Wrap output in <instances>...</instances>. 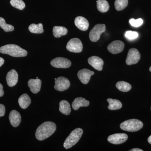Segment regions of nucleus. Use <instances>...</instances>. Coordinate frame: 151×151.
<instances>
[{
  "label": "nucleus",
  "mask_w": 151,
  "mask_h": 151,
  "mask_svg": "<svg viewBox=\"0 0 151 151\" xmlns=\"http://www.w3.org/2000/svg\"><path fill=\"white\" fill-rule=\"evenodd\" d=\"M83 132V130L80 128H77L73 130L64 142L63 144L64 147L65 149L72 147L79 140L82 136Z\"/></svg>",
  "instance_id": "3"
},
{
  "label": "nucleus",
  "mask_w": 151,
  "mask_h": 151,
  "mask_svg": "<svg viewBox=\"0 0 151 151\" xmlns=\"http://www.w3.org/2000/svg\"><path fill=\"white\" fill-rule=\"evenodd\" d=\"M128 5V0H116L115 7L116 10L120 11L126 8Z\"/></svg>",
  "instance_id": "26"
},
{
  "label": "nucleus",
  "mask_w": 151,
  "mask_h": 151,
  "mask_svg": "<svg viewBox=\"0 0 151 151\" xmlns=\"http://www.w3.org/2000/svg\"><path fill=\"white\" fill-rule=\"evenodd\" d=\"M50 64L52 66L57 68H67L71 66L70 60L62 57H58L51 60Z\"/></svg>",
  "instance_id": "9"
},
{
  "label": "nucleus",
  "mask_w": 151,
  "mask_h": 151,
  "mask_svg": "<svg viewBox=\"0 0 151 151\" xmlns=\"http://www.w3.org/2000/svg\"><path fill=\"white\" fill-rule=\"evenodd\" d=\"M9 119L11 125L14 127H17L21 122V116L18 111L13 110L9 115Z\"/></svg>",
  "instance_id": "15"
},
{
  "label": "nucleus",
  "mask_w": 151,
  "mask_h": 151,
  "mask_svg": "<svg viewBox=\"0 0 151 151\" xmlns=\"http://www.w3.org/2000/svg\"><path fill=\"white\" fill-rule=\"evenodd\" d=\"M138 36L139 34L137 32L132 31H128L125 34V37L129 40L135 39L138 37Z\"/></svg>",
  "instance_id": "29"
},
{
  "label": "nucleus",
  "mask_w": 151,
  "mask_h": 151,
  "mask_svg": "<svg viewBox=\"0 0 151 151\" xmlns=\"http://www.w3.org/2000/svg\"><path fill=\"white\" fill-rule=\"evenodd\" d=\"M6 79L9 86L12 87L15 86L18 81V74L16 70L12 69L9 71L7 74Z\"/></svg>",
  "instance_id": "14"
},
{
  "label": "nucleus",
  "mask_w": 151,
  "mask_h": 151,
  "mask_svg": "<svg viewBox=\"0 0 151 151\" xmlns=\"http://www.w3.org/2000/svg\"><path fill=\"white\" fill-rule=\"evenodd\" d=\"M97 8L100 12L105 13L108 12L110 6L109 4L106 0H97Z\"/></svg>",
  "instance_id": "23"
},
{
  "label": "nucleus",
  "mask_w": 151,
  "mask_h": 151,
  "mask_svg": "<svg viewBox=\"0 0 151 151\" xmlns=\"http://www.w3.org/2000/svg\"><path fill=\"white\" fill-rule=\"evenodd\" d=\"M4 94V92L3 90V85L0 83V97H2Z\"/></svg>",
  "instance_id": "32"
},
{
  "label": "nucleus",
  "mask_w": 151,
  "mask_h": 151,
  "mask_svg": "<svg viewBox=\"0 0 151 151\" xmlns=\"http://www.w3.org/2000/svg\"><path fill=\"white\" fill-rule=\"evenodd\" d=\"M0 27L6 32L13 31L14 29L12 25L6 23L5 20L2 17H0Z\"/></svg>",
  "instance_id": "27"
},
{
  "label": "nucleus",
  "mask_w": 151,
  "mask_h": 151,
  "mask_svg": "<svg viewBox=\"0 0 151 151\" xmlns=\"http://www.w3.org/2000/svg\"><path fill=\"white\" fill-rule=\"evenodd\" d=\"M129 23L132 26L137 27L140 26L142 24L143 21L141 18L138 19H131L129 20Z\"/></svg>",
  "instance_id": "30"
},
{
  "label": "nucleus",
  "mask_w": 151,
  "mask_h": 151,
  "mask_svg": "<svg viewBox=\"0 0 151 151\" xmlns=\"http://www.w3.org/2000/svg\"><path fill=\"white\" fill-rule=\"evenodd\" d=\"M128 135L126 134H116L110 135L108 138L109 142L114 145H119L125 142L128 139Z\"/></svg>",
  "instance_id": "11"
},
{
  "label": "nucleus",
  "mask_w": 151,
  "mask_h": 151,
  "mask_svg": "<svg viewBox=\"0 0 151 151\" xmlns=\"http://www.w3.org/2000/svg\"><path fill=\"white\" fill-rule=\"evenodd\" d=\"M5 111L6 109L4 105L0 104V117L4 116Z\"/></svg>",
  "instance_id": "31"
},
{
  "label": "nucleus",
  "mask_w": 151,
  "mask_h": 151,
  "mask_svg": "<svg viewBox=\"0 0 151 151\" xmlns=\"http://www.w3.org/2000/svg\"><path fill=\"white\" fill-rule=\"evenodd\" d=\"M143 127L142 122L138 119H132L127 120L120 125L122 129L129 132H137Z\"/></svg>",
  "instance_id": "4"
},
{
  "label": "nucleus",
  "mask_w": 151,
  "mask_h": 151,
  "mask_svg": "<svg viewBox=\"0 0 151 151\" xmlns=\"http://www.w3.org/2000/svg\"><path fill=\"white\" fill-rule=\"evenodd\" d=\"M150 71H151V67H150Z\"/></svg>",
  "instance_id": "36"
},
{
  "label": "nucleus",
  "mask_w": 151,
  "mask_h": 151,
  "mask_svg": "<svg viewBox=\"0 0 151 151\" xmlns=\"http://www.w3.org/2000/svg\"><path fill=\"white\" fill-rule=\"evenodd\" d=\"M105 29L106 28L105 24H96L89 33V39L91 41L96 42L99 40L100 35L105 31Z\"/></svg>",
  "instance_id": "5"
},
{
  "label": "nucleus",
  "mask_w": 151,
  "mask_h": 151,
  "mask_svg": "<svg viewBox=\"0 0 151 151\" xmlns=\"http://www.w3.org/2000/svg\"><path fill=\"white\" fill-rule=\"evenodd\" d=\"M59 111L65 115L70 114L71 108L70 104L65 100H61L59 103Z\"/></svg>",
  "instance_id": "20"
},
{
  "label": "nucleus",
  "mask_w": 151,
  "mask_h": 151,
  "mask_svg": "<svg viewBox=\"0 0 151 151\" xmlns=\"http://www.w3.org/2000/svg\"><path fill=\"white\" fill-rule=\"evenodd\" d=\"M11 5L14 7L22 10L25 7V4L22 0H11Z\"/></svg>",
  "instance_id": "28"
},
{
  "label": "nucleus",
  "mask_w": 151,
  "mask_h": 151,
  "mask_svg": "<svg viewBox=\"0 0 151 151\" xmlns=\"http://www.w3.org/2000/svg\"><path fill=\"white\" fill-rule=\"evenodd\" d=\"M66 48L68 51L71 52L78 53L82 51L83 45L79 39L77 38L71 39L68 42Z\"/></svg>",
  "instance_id": "6"
},
{
  "label": "nucleus",
  "mask_w": 151,
  "mask_h": 151,
  "mask_svg": "<svg viewBox=\"0 0 151 151\" xmlns=\"http://www.w3.org/2000/svg\"><path fill=\"white\" fill-rule=\"evenodd\" d=\"M0 52L3 54L9 55L14 57H23L27 56V52L14 44H9L0 47Z\"/></svg>",
  "instance_id": "2"
},
{
  "label": "nucleus",
  "mask_w": 151,
  "mask_h": 151,
  "mask_svg": "<svg viewBox=\"0 0 151 151\" xmlns=\"http://www.w3.org/2000/svg\"><path fill=\"white\" fill-rule=\"evenodd\" d=\"M89 64L96 70L101 71L103 70L104 61L99 57L93 56L89 58L88 60Z\"/></svg>",
  "instance_id": "13"
},
{
  "label": "nucleus",
  "mask_w": 151,
  "mask_h": 151,
  "mask_svg": "<svg viewBox=\"0 0 151 151\" xmlns=\"http://www.w3.org/2000/svg\"><path fill=\"white\" fill-rule=\"evenodd\" d=\"M56 129V124L53 122H44L41 124L37 129L35 133L36 138L38 140H44L53 134Z\"/></svg>",
  "instance_id": "1"
},
{
  "label": "nucleus",
  "mask_w": 151,
  "mask_h": 151,
  "mask_svg": "<svg viewBox=\"0 0 151 151\" xmlns=\"http://www.w3.org/2000/svg\"><path fill=\"white\" fill-rule=\"evenodd\" d=\"M74 23L76 27L81 30L85 31L88 29L89 27V22L86 18L82 17H78L76 18Z\"/></svg>",
  "instance_id": "17"
},
{
  "label": "nucleus",
  "mask_w": 151,
  "mask_h": 151,
  "mask_svg": "<svg viewBox=\"0 0 151 151\" xmlns=\"http://www.w3.org/2000/svg\"><path fill=\"white\" fill-rule=\"evenodd\" d=\"M29 30L32 33L41 34L44 32L43 25L41 23L38 24H32L30 25L29 27Z\"/></svg>",
  "instance_id": "25"
},
{
  "label": "nucleus",
  "mask_w": 151,
  "mask_h": 151,
  "mask_svg": "<svg viewBox=\"0 0 151 151\" xmlns=\"http://www.w3.org/2000/svg\"><path fill=\"white\" fill-rule=\"evenodd\" d=\"M124 46L125 45L122 41L115 40L110 43L107 48L110 52L115 54L122 52L124 50Z\"/></svg>",
  "instance_id": "10"
},
{
  "label": "nucleus",
  "mask_w": 151,
  "mask_h": 151,
  "mask_svg": "<svg viewBox=\"0 0 151 151\" xmlns=\"http://www.w3.org/2000/svg\"><path fill=\"white\" fill-rule=\"evenodd\" d=\"M4 63V60L2 58L0 57V67Z\"/></svg>",
  "instance_id": "33"
},
{
  "label": "nucleus",
  "mask_w": 151,
  "mask_h": 151,
  "mask_svg": "<svg viewBox=\"0 0 151 151\" xmlns=\"http://www.w3.org/2000/svg\"><path fill=\"white\" fill-rule=\"evenodd\" d=\"M89 105V102L85 98L81 97H77L73 101L72 104V108L75 111L78 110L81 107H87Z\"/></svg>",
  "instance_id": "18"
},
{
  "label": "nucleus",
  "mask_w": 151,
  "mask_h": 151,
  "mask_svg": "<svg viewBox=\"0 0 151 151\" xmlns=\"http://www.w3.org/2000/svg\"></svg>",
  "instance_id": "37"
},
{
  "label": "nucleus",
  "mask_w": 151,
  "mask_h": 151,
  "mask_svg": "<svg viewBox=\"0 0 151 151\" xmlns=\"http://www.w3.org/2000/svg\"><path fill=\"white\" fill-rule=\"evenodd\" d=\"M55 79L54 88L57 91L63 92L67 90L70 86V82L67 78L60 76Z\"/></svg>",
  "instance_id": "8"
},
{
  "label": "nucleus",
  "mask_w": 151,
  "mask_h": 151,
  "mask_svg": "<svg viewBox=\"0 0 151 151\" xmlns=\"http://www.w3.org/2000/svg\"><path fill=\"white\" fill-rule=\"evenodd\" d=\"M20 107L23 109H26L31 103V100L28 95L27 94H22L18 100Z\"/></svg>",
  "instance_id": "19"
},
{
  "label": "nucleus",
  "mask_w": 151,
  "mask_h": 151,
  "mask_svg": "<svg viewBox=\"0 0 151 151\" xmlns=\"http://www.w3.org/2000/svg\"><path fill=\"white\" fill-rule=\"evenodd\" d=\"M107 101L109 103L108 108L110 110H119L122 108V103L119 100L108 98Z\"/></svg>",
  "instance_id": "21"
},
{
  "label": "nucleus",
  "mask_w": 151,
  "mask_h": 151,
  "mask_svg": "<svg viewBox=\"0 0 151 151\" xmlns=\"http://www.w3.org/2000/svg\"><path fill=\"white\" fill-rule=\"evenodd\" d=\"M116 86L117 89L123 92H128L132 89L131 84L124 81H120L117 82Z\"/></svg>",
  "instance_id": "24"
},
{
  "label": "nucleus",
  "mask_w": 151,
  "mask_h": 151,
  "mask_svg": "<svg viewBox=\"0 0 151 151\" xmlns=\"http://www.w3.org/2000/svg\"><path fill=\"white\" fill-rule=\"evenodd\" d=\"M52 32L55 37L58 38L66 35L68 33V30L66 28L63 27L55 26L53 28Z\"/></svg>",
  "instance_id": "22"
},
{
  "label": "nucleus",
  "mask_w": 151,
  "mask_h": 151,
  "mask_svg": "<svg viewBox=\"0 0 151 151\" xmlns=\"http://www.w3.org/2000/svg\"><path fill=\"white\" fill-rule=\"evenodd\" d=\"M148 142L150 144H151V135L148 139Z\"/></svg>",
  "instance_id": "35"
},
{
  "label": "nucleus",
  "mask_w": 151,
  "mask_h": 151,
  "mask_svg": "<svg viewBox=\"0 0 151 151\" xmlns=\"http://www.w3.org/2000/svg\"><path fill=\"white\" fill-rule=\"evenodd\" d=\"M140 58V53L138 50L134 48L130 49L127 55L126 63L128 65L136 64L139 62Z\"/></svg>",
  "instance_id": "7"
},
{
  "label": "nucleus",
  "mask_w": 151,
  "mask_h": 151,
  "mask_svg": "<svg viewBox=\"0 0 151 151\" xmlns=\"http://www.w3.org/2000/svg\"><path fill=\"white\" fill-rule=\"evenodd\" d=\"M94 71H91L89 69L84 68L79 70L77 73L78 78L84 84H88L92 76L94 74Z\"/></svg>",
  "instance_id": "12"
},
{
  "label": "nucleus",
  "mask_w": 151,
  "mask_h": 151,
  "mask_svg": "<svg viewBox=\"0 0 151 151\" xmlns=\"http://www.w3.org/2000/svg\"><path fill=\"white\" fill-rule=\"evenodd\" d=\"M41 84V80L38 78L30 79L28 82V85L34 94H37L40 91Z\"/></svg>",
  "instance_id": "16"
},
{
  "label": "nucleus",
  "mask_w": 151,
  "mask_h": 151,
  "mask_svg": "<svg viewBox=\"0 0 151 151\" xmlns=\"http://www.w3.org/2000/svg\"><path fill=\"white\" fill-rule=\"evenodd\" d=\"M130 151H143V150L141 149L138 148L132 149V150H130Z\"/></svg>",
  "instance_id": "34"
}]
</instances>
